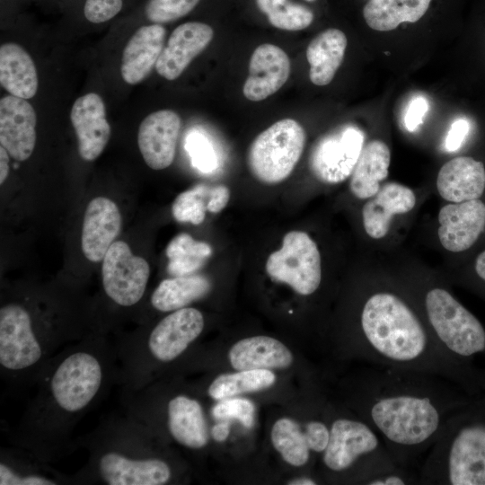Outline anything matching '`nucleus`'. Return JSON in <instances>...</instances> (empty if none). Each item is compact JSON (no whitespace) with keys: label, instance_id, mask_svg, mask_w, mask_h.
Masks as SVG:
<instances>
[{"label":"nucleus","instance_id":"ddd939ff","mask_svg":"<svg viewBox=\"0 0 485 485\" xmlns=\"http://www.w3.org/2000/svg\"><path fill=\"white\" fill-rule=\"evenodd\" d=\"M181 125L180 116L172 110L152 112L140 123L137 144L151 169L163 170L172 163Z\"/></svg>","mask_w":485,"mask_h":485},{"label":"nucleus","instance_id":"c9c22d12","mask_svg":"<svg viewBox=\"0 0 485 485\" xmlns=\"http://www.w3.org/2000/svg\"><path fill=\"white\" fill-rule=\"evenodd\" d=\"M200 0H146L143 13L152 23L163 24L189 14Z\"/></svg>","mask_w":485,"mask_h":485},{"label":"nucleus","instance_id":"393cba45","mask_svg":"<svg viewBox=\"0 0 485 485\" xmlns=\"http://www.w3.org/2000/svg\"><path fill=\"white\" fill-rule=\"evenodd\" d=\"M167 414L169 431L179 444L191 449L207 444V421L198 401L184 395L175 396L168 403Z\"/></svg>","mask_w":485,"mask_h":485},{"label":"nucleus","instance_id":"3c124183","mask_svg":"<svg viewBox=\"0 0 485 485\" xmlns=\"http://www.w3.org/2000/svg\"><path fill=\"white\" fill-rule=\"evenodd\" d=\"M306 1H314V0H306Z\"/></svg>","mask_w":485,"mask_h":485},{"label":"nucleus","instance_id":"a18cd8bd","mask_svg":"<svg viewBox=\"0 0 485 485\" xmlns=\"http://www.w3.org/2000/svg\"><path fill=\"white\" fill-rule=\"evenodd\" d=\"M230 198V190L225 185L212 187L211 198L207 204V211L210 213H219L227 205Z\"/></svg>","mask_w":485,"mask_h":485},{"label":"nucleus","instance_id":"c756f323","mask_svg":"<svg viewBox=\"0 0 485 485\" xmlns=\"http://www.w3.org/2000/svg\"><path fill=\"white\" fill-rule=\"evenodd\" d=\"M210 289V281L200 275L166 278L154 291L151 304L158 311L172 312L204 297Z\"/></svg>","mask_w":485,"mask_h":485},{"label":"nucleus","instance_id":"49530a36","mask_svg":"<svg viewBox=\"0 0 485 485\" xmlns=\"http://www.w3.org/2000/svg\"><path fill=\"white\" fill-rule=\"evenodd\" d=\"M10 154L4 146H0V184H3L9 173Z\"/></svg>","mask_w":485,"mask_h":485},{"label":"nucleus","instance_id":"412c9836","mask_svg":"<svg viewBox=\"0 0 485 485\" xmlns=\"http://www.w3.org/2000/svg\"><path fill=\"white\" fill-rule=\"evenodd\" d=\"M166 30L163 24L140 26L126 44L121 59L120 73L128 84H137L146 78L164 47Z\"/></svg>","mask_w":485,"mask_h":485},{"label":"nucleus","instance_id":"37998d69","mask_svg":"<svg viewBox=\"0 0 485 485\" xmlns=\"http://www.w3.org/2000/svg\"><path fill=\"white\" fill-rule=\"evenodd\" d=\"M470 130L471 122L467 118H460L454 120L445 137V149L448 152L457 151L464 143Z\"/></svg>","mask_w":485,"mask_h":485},{"label":"nucleus","instance_id":"bb28decb","mask_svg":"<svg viewBox=\"0 0 485 485\" xmlns=\"http://www.w3.org/2000/svg\"><path fill=\"white\" fill-rule=\"evenodd\" d=\"M0 83L11 95L32 98L39 81L34 62L25 49L13 42L0 48Z\"/></svg>","mask_w":485,"mask_h":485},{"label":"nucleus","instance_id":"4468645a","mask_svg":"<svg viewBox=\"0 0 485 485\" xmlns=\"http://www.w3.org/2000/svg\"><path fill=\"white\" fill-rule=\"evenodd\" d=\"M437 235L452 252L471 248L485 229V203L472 199L444 206L438 213Z\"/></svg>","mask_w":485,"mask_h":485},{"label":"nucleus","instance_id":"f704fd0d","mask_svg":"<svg viewBox=\"0 0 485 485\" xmlns=\"http://www.w3.org/2000/svg\"><path fill=\"white\" fill-rule=\"evenodd\" d=\"M212 187L199 184L179 194L172 206L173 217L181 223L201 224L207 211Z\"/></svg>","mask_w":485,"mask_h":485},{"label":"nucleus","instance_id":"f03ea898","mask_svg":"<svg viewBox=\"0 0 485 485\" xmlns=\"http://www.w3.org/2000/svg\"><path fill=\"white\" fill-rule=\"evenodd\" d=\"M357 341V353L372 366L458 379V363L443 351L425 321L396 293L376 291L366 298Z\"/></svg>","mask_w":485,"mask_h":485},{"label":"nucleus","instance_id":"a211bd4d","mask_svg":"<svg viewBox=\"0 0 485 485\" xmlns=\"http://www.w3.org/2000/svg\"><path fill=\"white\" fill-rule=\"evenodd\" d=\"M290 71V59L281 48L269 43L260 45L250 59L242 88L244 97L251 101L265 100L286 84Z\"/></svg>","mask_w":485,"mask_h":485},{"label":"nucleus","instance_id":"cd10ccee","mask_svg":"<svg viewBox=\"0 0 485 485\" xmlns=\"http://www.w3.org/2000/svg\"><path fill=\"white\" fill-rule=\"evenodd\" d=\"M391 163L388 146L381 140H373L364 147L350 175L349 189L359 199H368L380 189L387 178Z\"/></svg>","mask_w":485,"mask_h":485},{"label":"nucleus","instance_id":"72a5a7b5","mask_svg":"<svg viewBox=\"0 0 485 485\" xmlns=\"http://www.w3.org/2000/svg\"><path fill=\"white\" fill-rule=\"evenodd\" d=\"M260 12L267 15L269 22L275 28L285 31H301L313 21V12L289 0H255Z\"/></svg>","mask_w":485,"mask_h":485},{"label":"nucleus","instance_id":"c03bdc74","mask_svg":"<svg viewBox=\"0 0 485 485\" xmlns=\"http://www.w3.org/2000/svg\"><path fill=\"white\" fill-rule=\"evenodd\" d=\"M428 110V103L423 97L412 100L404 118L405 127L409 131H415L423 122V118Z\"/></svg>","mask_w":485,"mask_h":485},{"label":"nucleus","instance_id":"a19ab883","mask_svg":"<svg viewBox=\"0 0 485 485\" xmlns=\"http://www.w3.org/2000/svg\"><path fill=\"white\" fill-rule=\"evenodd\" d=\"M305 435L312 452L322 454L330 438V428L321 420H311L306 424Z\"/></svg>","mask_w":485,"mask_h":485},{"label":"nucleus","instance_id":"7ed1b4c3","mask_svg":"<svg viewBox=\"0 0 485 485\" xmlns=\"http://www.w3.org/2000/svg\"><path fill=\"white\" fill-rule=\"evenodd\" d=\"M419 484L485 485V424H460L453 415L428 451Z\"/></svg>","mask_w":485,"mask_h":485},{"label":"nucleus","instance_id":"9d476101","mask_svg":"<svg viewBox=\"0 0 485 485\" xmlns=\"http://www.w3.org/2000/svg\"><path fill=\"white\" fill-rule=\"evenodd\" d=\"M150 275L148 262L131 252L123 241L114 242L102 262L101 277L106 295L121 306H131L145 294Z\"/></svg>","mask_w":485,"mask_h":485},{"label":"nucleus","instance_id":"6e6552de","mask_svg":"<svg viewBox=\"0 0 485 485\" xmlns=\"http://www.w3.org/2000/svg\"><path fill=\"white\" fill-rule=\"evenodd\" d=\"M102 377V366L94 355L87 351L74 352L55 369L49 384L51 396L63 411H81L96 396Z\"/></svg>","mask_w":485,"mask_h":485},{"label":"nucleus","instance_id":"58836bf2","mask_svg":"<svg viewBox=\"0 0 485 485\" xmlns=\"http://www.w3.org/2000/svg\"><path fill=\"white\" fill-rule=\"evenodd\" d=\"M124 0H84L83 15L93 24L107 22L123 9Z\"/></svg>","mask_w":485,"mask_h":485},{"label":"nucleus","instance_id":"20e7f679","mask_svg":"<svg viewBox=\"0 0 485 485\" xmlns=\"http://www.w3.org/2000/svg\"><path fill=\"white\" fill-rule=\"evenodd\" d=\"M322 463L334 473L360 467L363 484L376 474L403 467L396 462L378 434L360 417H339L332 421Z\"/></svg>","mask_w":485,"mask_h":485},{"label":"nucleus","instance_id":"f257e3e1","mask_svg":"<svg viewBox=\"0 0 485 485\" xmlns=\"http://www.w3.org/2000/svg\"><path fill=\"white\" fill-rule=\"evenodd\" d=\"M452 381L369 366L359 393L360 418L378 434L396 462L409 468L436 441L456 402Z\"/></svg>","mask_w":485,"mask_h":485},{"label":"nucleus","instance_id":"dca6fc26","mask_svg":"<svg viewBox=\"0 0 485 485\" xmlns=\"http://www.w3.org/2000/svg\"><path fill=\"white\" fill-rule=\"evenodd\" d=\"M213 29L201 22H187L177 26L155 65L156 72L172 81L178 78L190 62L210 43Z\"/></svg>","mask_w":485,"mask_h":485},{"label":"nucleus","instance_id":"0eeeda50","mask_svg":"<svg viewBox=\"0 0 485 485\" xmlns=\"http://www.w3.org/2000/svg\"><path fill=\"white\" fill-rule=\"evenodd\" d=\"M265 268L272 280L287 284L302 295L313 294L321 285L319 249L309 234L302 231L286 234L282 247L269 256Z\"/></svg>","mask_w":485,"mask_h":485},{"label":"nucleus","instance_id":"e433bc0d","mask_svg":"<svg viewBox=\"0 0 485 485\" xmlns=\"http://www.w3.org/2000/svg\"><path fill=\"white\" fill-rule=\"evenodd\" d=\"M212 414L216 419L239 420L244 427L251 428L254 424L255 406L242 398L224 399L212 408Z\"/></svg>","mask_w":485,"mask_h":485},{"label":"nucleus","instance_id":"7c9ffc66","mask_svg":"<svg viewBox=\"0 0 485 485\" xmlns=\"http://www.w3.org/2000/svg\"><path fill=\"white\" fill-rule=\"evenodd\" d=\"M275 382L276 375L269 369L241 370L218 375L210 384L207 392L212 399L220 401L268 389Z\"/></svg>","mask_w":485,"mask_h":485},{"label":"nucleus","instance_id":"4c0bfd02","mask_svg":"<svg viewBox=\"0 0 485 485\" xmlns=\"http://www.w3.org/2000/svg\"><path fill=\"white\" fill-rule=\"evenodd\" d=\"M186 148L192 163L202 172H212L217 166L216 155L211 144L201 134H192L187 140Z\"/></svg>","mask_w":485,"mask_h":485},{"label":"nucleus","instance_id":"f8f14e48","mask_svg":"<svg viewBox=\"0 0 485 485\" xmlns=\"http://www.w3.org/2000/svg\"><path fill=\"white\" fill-rule=\"evenodd\" d=\"M203 314L196 308L183 307L161 320L151 331L147 347L159 361L169 362L181 355L202 332Z\"/></svg>","mask_w":485,"mask_h":485},{"label":"nucleus","instance_id":"39448f33","mask_svg":"<svg viewBox=\"0 0 485 485\" xmlns=\"http://www.w3.org/2000/svg\"><path fill=\"white\" fill-rule=\"evenodd\" d=\"M425 322L438 346L458 363L485 350L481 322L445 288L433 287L422 296Z\"/></svg>","mask_w":485,"mask_h":485},{"label":"nucleus","instance_id":"6ab92c4d","mask_svg":"<svg viewBox=\"0 0 485 485\" xmlns=\"http://www.w3.org/2000/svg\"><path fill=\"white\" fill-rule=\"evenodd\" d=\"M122 219L116 203L105 197L92 199L84 212L81 246L93 262L103 260L121 230Z\"/></svg>","mask_w":485,"mask_h":485},{"label":"nucleus","instance_id":"4be33fe9","mask_svg":"<svg viewBox=\"0 0 485 485\" xmlns=\"http://www.w3.org/2000/svg\"><path fill=\"white\" fill-rule=\"evenodd\" d=\"M436 189L452 203L480 198L485 190L484 163L468 155L449 160L438 172Z\"/></svg>","mask_w":485,"mask_h":485},{"label":"nucleus","instance_id":"8fccbe9b","mask_svg":"<svg viewBox=\"0 0 485 485\" xmlns=\"http://www.w3.org/2000/svg\"><path fill=\"white\" fill-rule=\"evenodd\" d=\"M287 484L289 485H315L317 484V482L313 479H311L308 477H300V478H296L290 481L289 482H287Z\"/></svg>","mask_w":485,"mask_h":485},{"label":"nucleus","instance_id":"de8ad7c7","mask_svg":"<svg viewBox=\"0 0 485 485\" xmlns=\"http://www.w3.org/2000/svg\"><path fill=\"white\" fill-rule=\"evenodd\" d=\"M229 435V424L221 422L216 424L212 428V436L218 442L225 441Z\"/></svg>","mask_w":485,"mask_h":485},{"label":"nucleus","instance_id":"79ce46f5","mask_svg":"<svg viewBox=\"0 0 485 485\" xmlns=\"http://www.w3.org/2000/svg\"><path fill=\"white\" fill-rule=\"evenodd\" d=\"M55 483L54 481L42 476H20L5 463H1L0 464L1 485H53Z\"/></svg>","mask_w":485,"mask_h":485},{"label":"nucleus","instance_id":"473e14b6","mask_svg":"<svg viewBox=\"0 0 485 485\" xmlns=\"http://www.w3.org/2000/svg\"><path fill=\"white\" fill-rule=\"evenodd\" d=\"M212 254L205 242L195 241L188 234L175 236L166 248L168 271L176 277L188 276L198 270Z\"/></svg>","mask_w":485,"mask_h":485},{"label":"nucleus","instance_id":"5701e85b","mask_svg":"<svg viewBox=\"0 0 485 485\" xmlns=\"http://www.w3.org/2000/svg\"><path fill=\"white\" fill-rule=\"evenodd\" d=\"M416 205L412 190L398 182H388L366 202L362 208L363 225L373 239L384 237L390 229L392 218L410 212Z\"/></svg>","mask_w":485,"mask_h":485},{"label":"nucleus","instance_id":"1a4fd4ad","mask_svg":"<svg viewBox=\"0 0 485 485\" xmlns=\"http://www.w3.org/2000/svg\"><path fill=\"white\" fill-rule=\"evenodd\" d=\"M365 134L354 125H343L321 137L309 156V168L320 181L342 182L350 177L364 147Z\"/></svg>","mask_w":485,"mask_h":485},{"label":"nucleus","instance_id":"f3484780","mask_svg":"<svg viewBox=\"0 0 485 485\" xmlns=\"http://www.w3.org/2000/svg\"><path fill=\"white\" fill-rule=\"evenodd\" d=\"M70 120L78 140L81 158L88 162L95 160L110 137V126L101 97L89 93L76 99L70 111Z\"/></svg>","mask_w":485,"mask_h":485},{"label":"nucleus","instance_id":"09e8293b","mask_svg":"<svg viewBox=\"0 0 485 485\" xmlns=\"http://www.w3.org/2000/svg\"><path fill=\"white\" fill-rule=\"evenodd\" d=\"M475 271L477 275L485 281V251L481 252L475 261Z\"/></svg>","mask_w":485,"mask_h":485},{"label":"nucleus","instance_id":"a878e982","mask_svg":"<svg viewBox=\"0 0 485 485\" xmlns=\"http://www.w3.org/2000/svg\"><path fill=\"white\" fill-rule=\"evenodd\" d=\"M348 40L338 29L320 32L309 43L306 58L310 65L309 77L318 86L329 84L342 64Z\"/></svg>","mask_w":485,"mask_h":485},{"label":"nucleus","instance_id":"423d86ee","mask_svg":"<svg viewBox=\"0 0 485 485\" xmlns=\"http://www.w3.org/2000/svg\"><path fill=\"white\" fill-rule=\"evenodd\" d=\"M305 131L293 119H280L251 144L247 164L251 173L265 184H277L289 177L303 154Z\"/></svg>","mask_w":485,"mask_h":485},{"label":"nucleus","instance_id":"2eb2a0df","mask_svg":"<svg viewBox=\"0 0 485 485\" xmlns=\"http://www.w3.org/2000/svg\"><path fill=\"white\" fill-rule=\"evenodd\" d=\"M37 117L22 98L7 95L0 101V144L16 161L27 160L36 144Z\"/></svg>","mask_w":485,"mask_h":485},{"label":"nucleus","instance_id":"c85d7f7f","mask_svg":"<svg viewBox=\"0 0 485 485\" xmlns=\"http://www.w3.org/2000/svg\"><path fill=\"white\" fill-rule=\"evenodd\" d=\"M432 0H369L363 8L367 25L379 31L396 29L401 22H416L423 17Z\"/></svg>","mask_w":485,"mask_h":485},{"label":"nucleus","instance_id":"9b49d317","mask_svg":"<svg viewBox=\"0 0 485 485\" xmlns=\"http://www.w3.org/2000/svg\"><path fill=\"white\" fill-rule=\"evenodd\" d=\"M43 348L32 328L30 313L16 304L0 309V365L9 371H22L37 365Z\"/></svg>","mask_w":485,"mask_h":485},{"label":"nucleus","instance_id":"aec40b11","mask_svg":"<svg viewBox=\"0 0 485 485\" xmlns=\"http://www.w3.org/2000/svg\"><path fill=\"white\" fill-rule=\"evenodd\" d=\"M99 472L110 485H163L172 476L170 466L161 459H132L115 452L101 457Z\"/></svg>","mask_w":485,"mask_h":485},{"label":"nucleus","instance_id":"b1692460","mask_svg":"<svg viewBox=\"0 0 485 485\" xmlns=\"http://www.w3.org/2000/svg\"><path fill=\"white\" fill-rule=\"evenodd\" d=\"M231 366L237 371L284 369L293 363L290 349L278 340L253 336L235 342L228 352Z\"/></svg>","mask_w":485,"mask_h":485},{"label":"nucleus","instance_id":"2f4dec72","mask_svg":"<svg viewBox=\"0 0 485 485\" xmlns=\"http://www.w3.org/2000/svg\"><path fill=\"white\" fill-rule=\"evenodd\" d=\"M270 439L274 448L288 464L301 467L308 463L312 451L305 431L296 421L289 418L278 419L271 428Z\"/></svg>","mask_w":485,"mask_h":485},{"label":"nucleus","instance_id":"603ef678","mask_svg":"<svg viewBox=\"0 0 485 485\" xmlns=\"http://www.w3.org/2000/svg\"><path fill=\"white\" fill-rule=\"evenodd\" d=\"M3 1H7V0H3Z\"/></svg>","mask_w":485,"mask_h":485},{"label":"nucleus","instance_id":"ea45409f","mask_svg":"<svg viewBox=\"0 0 485 485\" xmlns=\"http://www.w3.org/2000/svg\"><path fill=\"white\" fill-rule=\"evenodd\" d=\"M419 483L418 475L411 473L406 467H399L376 474L364 484L366 485H406Z\"/></svg>","mask_w":485,"mask_h":485}]
</instances>
